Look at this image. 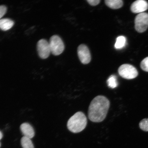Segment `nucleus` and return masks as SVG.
<instances>
[{
  "instance_id": "nucleus-9",
  "label": "nucleus",
  "mask_w": 148,
  "mask_h": 148,
  "mask_svg": "<svg viewBox=\"0 0 148 148\" xmlns=\"http://www.w3.org/2000/svg\"><path fill=\"white\" fill-rule=\"evenodd\" d=\"M20 130L24 136L30 139L34 137L35 131L33 127L30 124L27 123H24L20 126Z\"/></svg>"
},
{
  "instance_id": "nucleus-10",
  "label": "nucleus",
  "mask_w": 148,
  "mask_h": 148,
  "mask_svg": "<svg viewBox=\"0 0 148 148\" xmlns=\"http://www.w3.org/2000/svg\"><path fill=\"white\" fill-rule=\"evenodd\" d=\"M14 22L9 18H3L0 20V29L3 31L9 30L13 26Z\"/></svg>"
},
{
  "instance_id": "nucleus-20",
  "label": "nucleus",
  "mask_w": 148,
  "mask_h": 148,
  "mask_svg": "<svg viewBox=\"0 0 148 148\" xmlns=\"http://www.w3.org/2000/svg\"><path fill=\"white\" fill-rule=\"evenodd\" d=\"M0 147H1V144H0Z\"/></svg>"
},
{
  "instance_id": "nucleus-18",
  "label": "nucleus",
  "mask_w": 148,
  "mask_h": 148,
  "mask_svg": "<svg viewBox=\"0 0 148 148\" xmlns=\"http://www.w3.org/2000/svg\"><path fill=\"white\" fill-rule=\"evenodd\" d=\"M89 4L92 6H95L99 4L101 1L100 0H88L87 1Z\"/></svg>"
},
{
  "instance_id": "nucleus-3",
  "label": "nucleus",
  "mask_w": 148,
  "mask_h": 148,
  "mask_svg": "<svg viewBox=\"0 0 148 148\" xmlns=\"http://www.w3.org/2000/svg\"><path fill=\"white\" fill-rule=\"evenodd\" d=\"M118 71L120 76L126 79H134L138 75V71L136 68L130 64L122 65L118 69Z\"/></svg>"
},
{
  "instance_id": "nucleus-14",
  "label": "nucleus",
  "mask_w": 148,
  "mask_h": 148,
  "mask_svg": "<svg viewBox=\"0 0 148 148\" xmlns=\"http://www.w3.org/2000/svg\"><path fill=\"white\" fill-rule=\"evenodd\" d=\"M107 83L110 88H116L118 86V83L116 76L111 75L107 79Z\"/></svg>"
},
{
  "instance_id": "nucleus-11",
  "label": "nucleus",
  "mask_w": 148,
  "mask_h": 148,
  "mask_svg": "<svg viewBox=\"0 0 148 148\" xmlns=\"http://www.w3.org/2000/svg\"><path fill=\"white\" fill-rule=\"evenodd\" d=\"M105 4L111 9H119L123 6V2L121 0H106Z\"/></svg>"
},
{
  "instance_id": "nucleus-7",
  "label": "nucleus",
  "mask_w": 148,
  "mask_h": 148,
  "mask_svg": "<svg viewBox=\"0 0 148 148\" xmlns=\"http://www.w3.org/2000/svg\"><path fill=\"white\" fill-rule=\"evenodd\" d=\"M77 51L79 60L83 64L89 63L91 61V55L87 46L84 44H81L77 48Z\"/></svg>"
},
{
  "instance_id": "nucleus-1",
  "label": "nucleus",
  "mask_w": 148,
  "mask_h": 148,
  "mask_svg": "<svg viewBox=\"0 0 148 148\" xmlns=\"http://www.w3.org/2000/svg\"><path fill=\"white\" fill-rule=\"evenodd\" d=\"M110 106V101L107 98L103 96H97L92 100L89 106V119L94 123L103 121L106 117Z\"/></svg>"
},
{
  "instance_id": "nucleus-8",
  "label": "nucleus",
  "mask_w": 148,
  "mask_h": 148,
  "mask_svg": "<svg viewBox=\"0 0 148 148\" xmlns=\"http://www.w3.org/2000/svg\"><path fill=\"white\" fill-rule=\"evenodd\" d=\"M148 8V3L144 0H138L131 5V10L134 13H142Z\"/></svg>"
},
{
  "instance_id": "nucleus-15",
  "label": "nucleus",
  "mask_w": 148,
  "mask_h": 148,
  "mask_svg": "<svg viewBox=\"0 0 148 148\" xmlns=\"http://www.w3.org/2000/svg\"><path fill=\"white\" fill-rule=\"evenodd\" d=\"M139 127L142 130L148 131V118H146L142 120L140 123Z\"/></svg>"
},
{
  "instance_id": "nucleus-13",
  "label": "nucleus",
  "mask_w": 148,
  "mask_h": 148,
  "mask_svg": "<svg viewBox=\"0 0 148 148\" xmlns=\"http://www.w3.org/2000/svg\"><path fill=\"white\" fill-rule=\"evenodd\" d=\"M21 144L23 148H34L31 139L25 136L21 138Z\"/></svg>"
},
{
  "instance_id": "nucleus-2",
  "label": "nucleus",
  "mask_w": 148,
  "mask_h": 148,
  "mask_svg": "<svg viewBox=\"0 0 148 148\" xmlns=\"http://www.w3.org/2000/svg\"><path fill=\"white\" fill-rule=\"evenodd\" d=\"M87 124V119L83 112H77L68 120L67 124L68 129L71 132L78 133L86 128Z\"/></svg>"
},
{
  "instance_id": "nucleus-4",
  "label": "nucleus",
  "mask_w": 148,
  "mask_h": 148,
  "mask_svg": "<svg viewBox=\"0 0 148 148\" xmlns=\"http://www.w3.org/2000/svg\"><path fill=\"white\" fill-rule=\"evenodd\" d=\"M49 44L51 52L55 56L60 55L63 52L64 46L60 37L57 35L52 36L50 39Z\"/></svg>"
},
{
  "instance_id": "nucleus-16",
  "label": "nucleus",
  "mask_w": 148,
  "mask_h": 148,
  "mask_svg": "<svg viewBox=\"0 0 148 148\" xmlns=\"http://www.w3.org/2000/svg\"><path fill=\"white\" fill-rule=\"evenodd\" d=\"M140 66L144 71L148 72V57H146L142 61Z\"/></svg>"
},
{
  "instance_id": "nucleus-17",
  "label": "nucleus",
  "mask_w": 148,
  "mask_h": 148,
  "mask_svg": "<svg viewBox=\"0 0 148 148\" xmlns=\"http://www.w3.org/2000/svg\"><path fill=\"white\" fill-rule=\"evenodd\" d=\"M7 11V7L4 5H0V20L6 14Z\"/></svg>"
},
{
  "instance_id": "nucleus-19",
  "label": "nucleus",
  "mask_w": 148,
  "mask_h": 148,
  "mask_svg": "<svg viewBox=\"0 0 148 148\" xmlns=\"http://www.w3.org/2000/svg\"><path fill=\"white\" fill-rule=\"evenodd\" d=\"M3 137V135L2 133L0 131V140H1L2 138Z\"/></svg>"
},
{
  "instance_id": "nucleus-5",
  "label": "nucleus",
  "mask_w": 148,
  "mask_h": 148,
  "mask_svg": "<svg viewBox=\"0 0 148 148\" xmlns=\"http://www.w3.org/2000/svg\"><path fill=\"white\" fill-rule=\"evenodd\" d=\"M135 27L139 33H143L148 27V14L143 12L139 14L135 19Z\"/></svg>"
},
{
  "instance_id": "nucleus-6",
  "label": "nucleus",
  "mask_w": 148,
  "mask_h": 148,
  "mask_svg": "<svg viewBox=\"0 0 148 148\" xmlns=\"http://www.w3.org/2000/svg\"><path fill=\"white\" fill-rule=\"evenodd\" d=\"M37 48L39 56L42 59L48 58L51 53L49 42L43 39L38 42Z\"/></svg>"
},
{
  "instance_id": "nucleus-12",
  "label": "nucleus",
  "mask_w": 148,
  "mask_h": 148,
  "mask_svg": "<svg viewBox=\"0 0 148 148\" xmlns=\"http://www.w3.org/2000/svg\"><path fill=\"white\" fill-rule=\"evenodd\" d=\"M126 43V39L125 36H121L116 38L114 47L116 49H121L125 47Z\"/></svg>"
}]
</instances>
